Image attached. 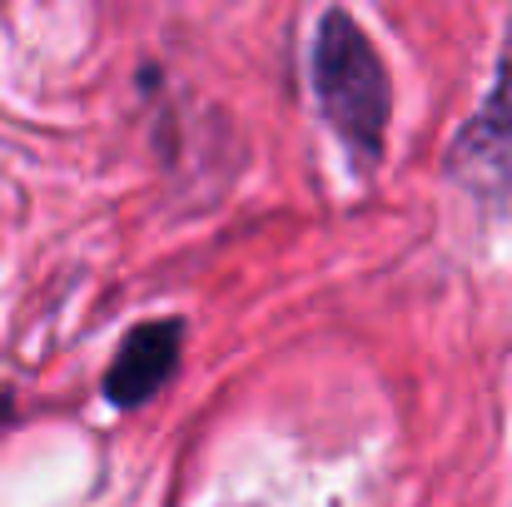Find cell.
Masks as SVG:
<instances>
[{
  "instance_id": "obj_2",
  "label": "cell",
  "mask_w": 512,
  "mask_h": 507,
  "mask_svg": "<svg viewBox=\"0 0 512 507\" xmlns=\"http://www.w3.org/2000/svg\"><path fill=\"white\" fill-rule=\"evenodd\" d=\"M184 353V324L179 319H150L135 324L125 343L115 348L110 368H105V398L115 408H145L179 368Z\"/></svg>"
},
{
  "instance_id": "obj_4",
  "label": "cell",
  "mask_w": 512,
  "mask_h": 507,
  "mask_svg": "<svg viewBox=\"0 0 512 507\" xmlns=\"http://www.w3.org/2000/svg\"><path fill=\"white\" fill-rule=\"evenodd\" d=\"M10 413H15V398H10V393H0V433H5V423H10Z\"/></svg>"
},
{
  "instance_id": "obj_1",
  "label": "cell",
  "mask_w": 512,
  "mask_h": 507,
  "mask_svg": "<svg viewBox=\"0 0 512 507\" xmlns=\"http://www.w3.org/2000/svg\"><path fill=\"white\" fill-rule=\"evenodd\" d=\"M314 95L324 110V125L339 135V145L358 165L383 160V135L393 120V80L368 40V30L348 10H324L314 25Z\"/></svg>"
},
{
  "instance_id": "obj_3",
  "label": "cell",
  "mask_w": 512,
  "mask_h": 507,
  "mask_svg": "<svg viewBox=\"0 0 512 507\" xmlns=\"http://www.w3.org/2000/svg\"><path fill=\"white\" fill-rule=\"evenodd\" d=\"M453 165L478 169V174L512 169V55L503 60V70H498L493 95L478 105L473 125L463 130V140H458V150H453Z\"/></svg>"
}]
</instances>
